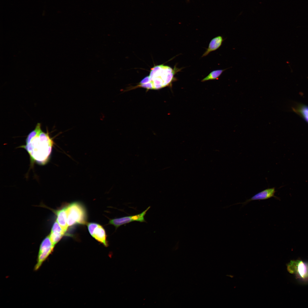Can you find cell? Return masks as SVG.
I'll return each mask as SVG.
<instances>
[{
	"label": "cell",
	"mask_w": 308,
	"mask_h": 308,
	"mask_svg": "<svg viewBox=\"0 0 308 308\" xmlns=\"http://www.w3.org/2000/svg\"><path fill=\"white\" fill-rule=\"evenodd\" d=\"M54 144L48 132L45 133L41 131L34 136H27L26 144L20 147L27 151L32 165L35 163L44 165L49 160Z\"/></svg>",
	"instance_id": "cell-1"
},
{
	"label": "cell",
	"mask_w": 308,
	"mask_h": 308,
	"mask_svg": "<svg viewBox=\"0 0 308 308\" xmlns=\"http://www.w3.org/2000/svg\"><path fill=\"white\" fill-rule=\"evenodd\" d=\"M175 71L163 64L155 66L151 69L149 75L143 78L136 87L158 90L169 86L174 80Z\"/></svg>",
	"instance_id": "cell-2"
},
{
	"label": "cell",
	"mask_w": 308,
	"mask_h": 308,
	"mask_svg": "<svg viewBox=\"0 0 308 308\" xmlns=\"http://www.w3.org/2000/svg\"><path fill=\"white\" fill-rule=\"evenodd\" d=\"M66 209L68 226L76 224H85L87 223L86 211L82 204L78 202H73L66 206Z\"/></svg>",
	"instance_id": "cell-3"
},
{
	"label": "cell",
	"mask_w": 308,
	"mask_h": 308,
	"mask_svg": "<svg viewBox=\"0 0 308 308\" xmlns=\"http://www.w3.org/2000/svg\"><path fill=\"white\" fill-rule=\"evenodd\" d=\"M288 271L295 274L297 278L304 281H308V263L301 260L291 261L287 265Z\"/></svg>",
	"instance_id": "cell-4"
},
{
	"label": "cell",
	"mask_w": 308,
	"mask_h": 308,
	"mask_svg": "<svg viewBox=\"0 0 308 308\" xmlns=\"http://www.w3.org/2000/svg\"><path fill=\"white\" fill-rule=\"evenodd\" d=\"M54 246L52 243L49 236L45 238L40 245L37 259V263L34 268L37 270L43 262L52 252Z\"/></svg>",
	"instance_id": "cell-5"
},
{
	"label": "cell",
	"mask_w": 308,
	"mask_h": 308,
	"mask_svg": "<svg viewBox=\"0 0 308 308\" xmlns=\"http://www.w3.org/2000/svg\"><path fill=\"white\" fill-rule=\"evenodd\" d=\"M276 192L275 187L268 188L256 194L250 198L247 199L244 202L235 204L233 205L241 204L245 205L252 201L266 200L272 197H274L279 200V198L275 195Z\"/></svg>",
	"instance_id": "cell-6"
},
{
	"label": "cell",
	"mask_w": 308,
	"mask_h": 308,
	"mask_svg": "<svg viewBox=\"0 0 308 308\" xmlns=\"http://www.w3.org/2000/svg\"><path fill=\"white\" fill-rule=\"evenodd\" d=\"M65 232L57 221L54 223L49 236L53 245L55 246L60 240Z\"/></svg>",
	"instance_id": "cell-7"
},
{
	"label": "cell",
	"mask_w": 308,
	"mask_h": 308,
	"mask_svg": "<svg viewBox=\"0 0 308 308\" xmlns=\"http://www.w3.org/2000/svg\"><path fill=\"white\" fill-rule=\"evenodd\" d=\"M55 212L57 216L56 221L66 232L68 227L67 222L66 206L56 210Z\"/></svg>",
	"instance_id": "cell-8"
},
{
	"label": "cell",
	"mask_w": 308,
	"mask_h": 308,
	"mask_svg": "<svg viewBox=\"0 0 308 308\" xmlns=\"http://www.w3.org/2000/svg\"><path fill=\"white\" fill-rule=\"evenodd\" d=\"M92 237L96 240L103 244L105 246H108L106 239V235L103 227L100 224L95 229Z\"/></svg>",
	"instance_id": "cell-9"
},
{
	"label": "cell",
	"mask_w": 308,
	"mask_h": 308,
	"mask_svg": "<svg viewBox=\"0 0 308 308\" xmlns=\"http://www.w3.org/2000/svg\"><path fill=\"white\" fill-rule=\"evenodd\" d=\"M223 41L222 37L221 36H218L213 38L210 42L207 49L202 57L206 56L211 52L218 49L221 46Z\"/></svg>",
	"instance_id": "cell-10"
},
{
	"label": "cell",
	"mask_w": 308,
	"mask_h": 308,
	"mask_svg": "<svg viewBox=\"0 0 308 308\" xmlns=\"http://www.w3.org/2000/svg\"><path fill=\"white\" fill-rule=\"evenodd\" d=\"M133 221L130 216H127L110 220L109 224L114 226L116 228H117L120 226L127 224Z\"/></svg>",
	"instance_id": "cell-11"
},
{
	"label": "cell",
	"mask_w": 308,
	"mask_h": 308,
	"mask_svg": "<svg viewBox=\"0 0 308 308\" xmlns=\"http://www.w3.org/2000/svg\"><path fill=\"white\" fill-rule=\"evenodd\" d=\"M226 70L225 69L214 70L211 72L207 76L202 79L201 82H203L209 80L216 79Z\"/></svg>",
	"instance_id": "cell-12"
},
{
	"label": "cell",
	"mask_w": 308,
	"mask_h": 308,
	"mask_svg": "<svg viewBox=\"0 0 308 308\" xmlns=\"http://www.w3.org/2000/svg\"><path fill=\"white\" fill-rule=\"evenodd\" d=\"M150 206H149L145 210L141 213L133 215L131 216V218L133 221H137L140 222H145L144 218V216L146 212L150 208Z\"/></svg>",
	"instance_id": "cell-13"
},
{
	"label": "cell",
	"mask_w": 308,
	"mask_h": 308,
	"mask_svg": "<svg viewBox=\"0 0 308 308\" xmlns=\"http://www.w3.org/2000/svg\"><path fill=\"white\" fill-rule=\"evenodd\" d=\"M299 112L308 122V107L303 106L299 109Z\"/></svg>",
	"instance_id": "cell-14"
},
{
	"label": "cell",
	"mask_w": 308,
	"mask_h": 308,
	"mask_svg": "<svg viewBox=\"0 0 308 308\" xmlns=\"http://www.w3.org/2000/svg\"><path fill=\"white\" fill-rule=\"evenodd\" d=\"M98 224L94 222L90 223L88 224L87 226L88 231L90 234L92 236L95 229L98 226Z\"/></svg>",
	"instance_id": "cell-15"
}]
</instances>
